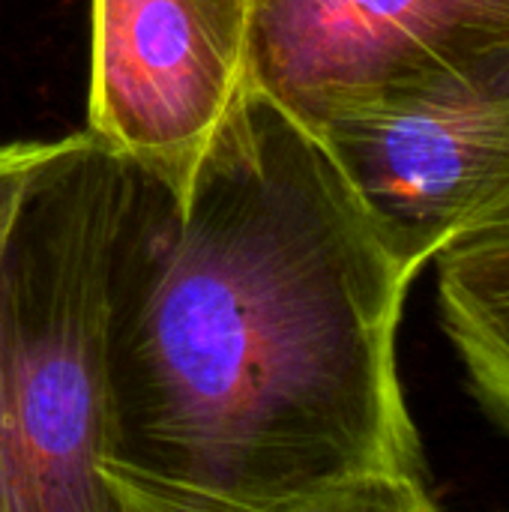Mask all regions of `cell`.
I'll return each mask as SVG.
<instances>
[{
	"mask_svg": "<svg viewBox=\"0 0 509 512\" xmlns=\"http://www.w3.org/2000/svg\"><path fill=\"white\" fill-rule=\"evenodd\" d=\"M249 0H93L90 132L183 171L246 90Z\"/></svg>",
	"mask_w": 509,
	"mask_h": 512,
	"instance_id": "cell-5",
	"label": "cell"
},
{
	"mask_svg": "<svg viewBox=\"0 0 509 512\" xmlns=\"http://www.w3.org/2000/svg\"><path fill=\"white\" fill-rule=\"evenodd\" d=\"M309 132L411 273L509 213V51L333 111Z\"/></svg>",
	"mask_w": 509,
	"mask_h": 512,
	"instance_id": "cell-3",
	"label": "cell"
},
{
	"mask_svg": "<svg viewBox=\"0 0 509 512\" xmlns=\"http://www.w3.org/2000/svg\"><path fill=\"white\" fill-rule=\"evenodd\" d=\"M411 273L324 144L237 96L198 156L123 153L102 480L117 512H429L399 378Z\"/></svg>",
	"mask_w": 509,
	"mask_h": 512,
	"instance_id": "cell-1",
	"label": "cell"
},
{
	"mask_svg": "<svg viewBox=\"0 0 509 512\" xmlns=\"http://www.w3.org/2000/svg\"><path fill=\"white\" fill-rule=\"evenodd\" d=\"M441 327L483 411L509 435V213L435 255Z\"/></svg>",
	"mask_w": 509,
	"mask_h": 512,
	"instance_id": "cell-6",
	"label": "cell"
},
{
	"mask_svg": "<svg viewBox=\"0 0 509 512\" xmlns=\"http://www.w3.org/2000/svg\"><path fill=\"white\" fill-rule=\"evenodd\" d=\"M39 141H15V144H0V249H3V234L9 228L21 183L27 177V168L36 156ZM0 512H6V483H3V429H0Z\"/></svg>",
	"mask_w": 509,
	"mask_h": 512,
	"instance_id": "cell-7",
	"label": "cell"
},
{
	"mask_svg": "<svg viewBox=\"0 0 509 512\" xmlns=\"http://www.w3.org/2000/svg\"><path fill=\"white\" fill-rule=\"evenodd\" d=\"M509 51V0H249L246 81L306 129Z\"/></svg>",
	"mask_w": 509,
	"mask_h": 512,
	"instance_id": "cell-4",
	"label": "cell"
},
{
	"mask_svg": "<svg viewBox=\"0 0 509 512\" xmlns=\"http://www.w3.org/2000/svg\"><path fill=\"white\" fill-rule=\"evenodd\" d=\"M123 153L39 141L0 249L6 512H117L102 480L108 252Z\"/></svg>",
	"mask_w": 509,
	"mask_h": 512,
	"instance_id": "cell-2",
	"label": "cell"
}]
</instances>
